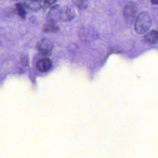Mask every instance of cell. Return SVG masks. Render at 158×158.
<instances>
[{
	"label": "cell",
	"mask_w": 158,
	"mask_h": 158,
	"mask_svg": "<svg viewBox=\"0 0 158 158\" xmlns=\"http://www.w3.org/2000/svg\"><path fill=\"white\" fill-rule=\"evenodd\" d=\"M151 25V19L146 12H140L135 22V30L138 34L146 33Z\"/></svg>",
	"instance_id": "obj_1"
},
{
	"label": "cell",
	"mask_w": 158,
	"mask_h": 158,
	"mask_svg": "<svg viewBox=\"0 0 158 158\" xmlns=\"http://www.w3.org/2000/svg\"><path fill=\"white\" fill-rule=\"evenodd\" d=\"M137 8L136 5L131 2H127L123 9V15L125 21L128 23H132L135 19Z\"/></svg>",
	"instance_id": "obj_2"
},
{
	"label": "cell",
	"mask_w": 158,
	"mask_h": 158,
	"mask_svg": "<svg viewBox=\"0 0 158 158\" xmlns=\"http://www.w3.org/2000/svg\"><path fill=\"white\" fill-rule=\"evenodd\" d=\"M36 49L40 54L44 56H49L52 53L53 44L49 40L43 38L37 43Z\"/></svg>",
	"instance_id": "obj_3"
},
{
	"label": "cell",
	"mask_w": 158,
	"mask_h": 158,
	"mask_svg": "<svg viewBox=\"0 0 158 158\" xmlns=\"http://www.w3.org/2000/svg\"><path fill=\"white\" fill-rule=\"evenodd\" d=\"M75 13L73 9L70 6H64L60 8V20L62 21H69L75 17Z\"/></svg>",
	"instance_id": "obj_4"
},
{
	"label": "cell",
	"mask_w": 158,
	"mask_h": 158,
	"mask_svg": "<svg viewBox=\"0 0 158 158\" xmlns=\"http://www.w3.org/2000/svg\"><path fill=\"white\" fill-rule=\"evenodd\" d=\"M52 65V61L49 59L43 58L36 62V68L41 72H46L51 69Z\"/></svg>",
	"instance_id": "obj_5"
},
{
	"label": "cell",
	"mask_w": 158,
	"mask_h": 158,
	"mask_svg": "<svg viewBox=\"0 0 158 158\" xmlns=\"http://www.w3.org/2000/svg\"><path fill=\"white\" fill-rule=\"evenodd\" d=\"M44 1L43 0H24L23 5L25 8L31 10H38L42 7Z\"/></svg>",
	"instance_id": "obj_6"
},
{
	"label": "cell",
	"mask_w": 158,
	"mask_h": 158,
	"mask_svg": "<svg viewBox=\"0 0 158 158\" xmlns=\"http://www.w3.org/2000/svg\"><path fill=\"white\" fill-rule=\"evenodd\" d=\"M59 30L56 22L48 19L43 27V31L45 33H56Z\"/></svg>",
	"instance_id": "obj_7"
},
{
	"label": "cell",
	"mask_w": 158,
	"mask_h": 158,
	"mask_svg": "<svg viewBox=\"0 0 158 158\" xmlns=\"http://www.w3.org/2000/svg\"><path fill=\"white\" fill-rule=\"evenodd\" d=\"M60 8L59 5L52 6L48 14V19L54 20L56 22L58 20H60Z\"/></svg>",
	"instance_id": "obj_8"
},
{
	"label": "cell",
	"mask_w": 158,
	"mask_h": 158,
	"mask_svg": "<svg viewBox=\"0 0 158 158\" xmlns=\"http://www.w3.org/2000/svg\"><path fill=\"white\" fill-rule=\"evenodd\" d=\"M144 42L149 44H154L158 40V32L155 30H152L146 34L143 37Z\"/></svg>",
	"instance_id": "obj_9"
},
{
	"label": "cell",
	"mask_w": 158,
	"mask_h": 158,
	"mask_svg": "<svg viewBox=\"0 0 158 158\" xmlns=\"http://www.w3.org/2000/svg\"><path fill=\"white\" fill-rule=\"evenodd\" d=\"M15 11L21 19H25L27 11L25 10V7L22 3L19 2L15 4Z\"/></svg>",
	"instance_id": "obj_10"
},
{
	"label": "cell",
	"mask_w": 158,
	"mask_h": 158,
	"mask_svg": "<svg viewBox=\"0 0 158 158\" xmlns=\"http://www.w3.org/2000/svg\"><path fill=\"white\" fill-rule=\"evenodd\" d=\"M72 2L79 9H83L88 6V0H72Z\"/></svg>",
	"instance_id": "obj_11"
},
{
	"label": "cell",
	"mask_w": 158,
	"mask_h": 158,
	"mask_svg": "<svg viewBox=\"0 0 158 158\" xmlns=\"http://www.w3.org/2000/svg\"><path fill=\"white\" fill-rule=\"evenodd\" d=\"M56 0H44V3L47 5H52L56 2Z\"/></svg>",
	"instance_id": "obj_12"
},
{
	"label": "cell",
	"mask_w": 158,
	"mask_h": 158,
	"mask_svg": "<svg viewBox=\"0 0 158 158\" xmlns=\"http://www.w3.org/2000/svg\"><path fill=\"white\" fill-rule=\"evenodd\" d=\"M150 1L152 4H156V5L158 4V0H150Z\"/></svg>",
	"instance_id": "obj_13"
},
{
	"label": "cell",
	"mask_w": 158,
	"mask_h": 158,
	"mask_svg": "<svg viewBox=\"0 0 158 158\" xmlns=\"http://www.w3.org/2000/svg\"><path fill=\"white\" fill-rule=\"evenodd\" d=\"M13 1H18V0H13Z\"/></svg>",
	"instance_id": "obj_14"
}]
</instances>
